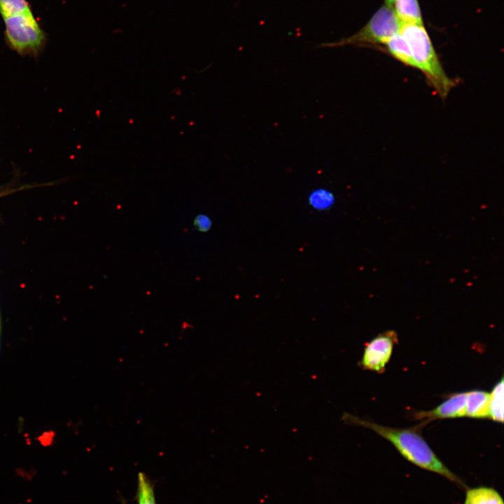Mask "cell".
Returning <instances> with one entry per match:
<instances>
[{"instance_id": "cell-8", "label": "cell", "mask_w": 504, "mask_h": 504, "mask_svg": "<svg viewBox=\"0 0 504 504\" xmlns=\"http://www.w3.org/2000/svg\"><path fill=\"white\" fill-rule=\"evenodd\" d=\"M463 504H504L500 492L492 486L467 487Z\"/></svg>"}, {"instance_id": "cell-5", "label": "cell", "mask_w": 504, "mask_h": 504, "mask_svg": "<svg viewBox=\"0 0 504 504\" xmlns=\"http://www.w3.org/2000/svg\"><path fill=\"white\" fill-rule=\"evenodd\" d=\"M397 343L398 335L394 330L379 334L365 344L360 366L364 370L384 372Z\"/></svg>"}, {"instance_id": "cell-13", "label": "cell", "mask_w": 504, "mask_h": 504, "mask_svg": "<svg viewBox=\"0 0 504 504\" xmlns=\"http://www.w3.org/2000/svg\"><path fill=\"white\" fill-rule=\"evenodd\" d=\"M139 504H156L153 488L148 477L143 473L138 477Z\"/></svg>"}, {"instance_id": "cell-4", "label": "cell", "mask_w": 504, "mask_h": 504, "mask_svg": "<svg viewBox=\"0 0 504 504\" xmlns=\"http://www.w3.org/2000/svg\"><path fill=\"white\" fill-rule=\"evenodd\" d=\"M401 22L393 6L387 2L371 18L358 32L337 41L321 43L319 47L332 48L347 45H375L384 43L398 34Z\"/></svg>"}, {"instance_id": "cell-6", "label": "cell", "mask_w": 504, "mask_h": 504, "mask_svg": "<svg viewBox=\"0 0 504 504\" xmlns=\"http://www.w3.org/2000/svg\"><path fill=\"white\" fill-rule=\"evenodd\" d=\"M413 416L423 421L422 426L434 420L465 416V392L452 393L435 408L416 412Z\"/></svg>"}, {"instance_id": "cell-15", "label": "cell", "mask_w": 504, "mask_h": 504, "mask_svg": "<svg viewBox=\"0 0 504 504\" xmlns=\"http://www.w3.org/2000/svg\"><path fill=\"white\" fill-rule=\"evenodd\" d=\"M194 225L201 232H206L211 226L210 219L204 215L197 216L194 220Z\"/></svg>"}, {"instance_id": "cell-12", "label": "cell", "mask_w": 504, "mask_h": 504, "mask_svg": "<svg viewBox=\"0 0 504 504\" xmlns=\"http://www.w3.org/2000/svg\"><path fill=\"white\" fill-rule=\"evenodd\" d=\"M32 11L27 0H0V14L3 18Z\"/></svg>"}, {"instance_id": "cell-2", "label": "cell", "mask_w": 504, "mask_h": 504, "mask_svg": "<svg viewBox=\"0 0 504 504\" xmlns=\"http://www.w3.org/2000/svg\"><path fill=\"white\" fill-rule=\"evenodd\" d=\"M400 32L408 43L416 69L438 95L446 98L456 83L444 71L423 23H403Z\"/></svg>"}, {"instance_id": "cell-14", "label": "cell", "mask_w": 504, "mask_h": 504, "mask_svg": "<svg viewBox=\"0 0 504 504\" xmlns=\"http://www.w3.org/2000/svg\"><path fill=\"white\" fill-rule=\"evenodd\" d=\"M334 201L332 192L326 189L315 190L309 197V204L317 209H326L333 204Z\"/></svg>"}, {"instance_id": "cell-9", "label": "cell", "mask_w": 504, "mask_h": 504, "mask_svg": "<svg viewBox=\"0 0 504 504\" xmlns=\"http://www.w3.org/2000/svg\"><path fill=\"white\" fill-rule=\"evenodd\" d=\"M386 50L399 62L416 69L410 48L400 32L386 41Z\"/></svg>"}, {"instance_id": "cell-10", "label": "cell", "mask_w": 504, "mask_h": 504, "mask_svg": "<svg viewBox=\"0 0 504 504\" xmlns=\"http://www.w3.org/2000/svg\"><path fill=\"white\" fill-rule=\"evenodd\" d=\"M386 1L393 6L401 24L422 23L417 0H386Z\"/></svg>"}, {"instance_id": "cell-11", "label": "cell", "mask_w": 504, "mask_h": 504, "mask_svg": "<svg viewBox=\"0 0 504 504\" xmlns=\"http://www.w3.org/2000/svg\"><path fill=\"white\" fill-rule=\"evenodd\" d=\"M489 419L502 423L503 421V377L490 393Z\"/></svg>"}, {"instance_id": "cell-7", "label": "cell", "mask_w": 504, "mask_h": 504, "mask_svg": "<svg viewBox=\"0 0 504 504\" xmlns=\"http://www.w3.org/2000/svg\"><path fill=\"white\" fill-rule=\"evenodd\" d=\"M490 393L474 390L465 392V416L489 418Z\"/></svg>"}, {"instance_id": "cell-16", "label": "cell", "mask_w": 504, "mask_h": 504, "mask_svg": "<svg viewBox=\"0 0 504 504\" xmlns=\"http://www.w3.org/2000/svg\"><path fill=\"white\" fill-rule=\"evenodd\" d=\"M15 475L18 477L27 482H31L35 477V472L32 470H27L25 469L19 468L15 470Z\"/></svg>"}, {"instance_id": "cell-3", "label": "cell", "mask_w": 504, "mask_h": 504, "mask_svg": "<svg viewBox=\"0 0 504 504\" xmlns=\"http://www.w3.org/2000/svg\"><path fill=\"white\" fill-rule=\"evenodd\" d=\"M7 46L22 56L37 57L43 50L47 34L32 11L4 18Z\"/></svg>"}, {"instance_id": "cell-1", "label": "cell", "mask_w": 504, "mask_h": 504, "mask_svg": "<svg viewBox=\"0 0 504 504\" xmlns=\"http://www.w3.org/2000/svg\"><path fill=\"white\" fill-rule=\"evenodd\" d=\"M342 420L348 424L369 428L388 440L403 458L416 467L439 475L458 488L465 489V482L453 472L438 456L421 435V424L412 428H393L363 419L349 413Z\"/></svg>"}]
</instances>
